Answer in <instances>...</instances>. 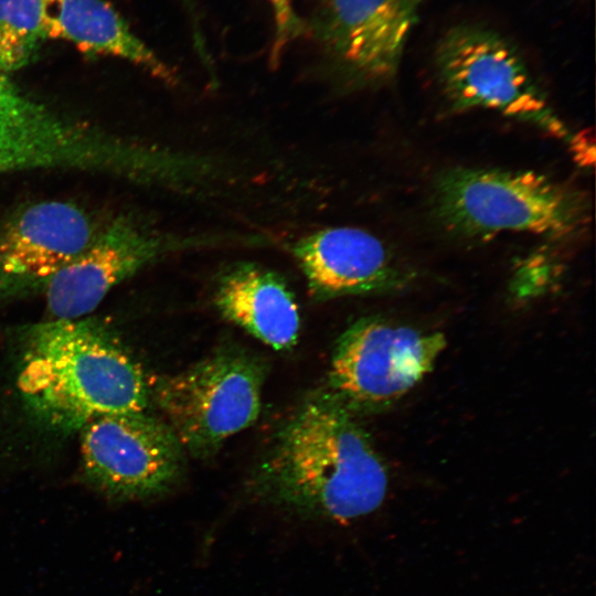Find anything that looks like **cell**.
I'll return each instance as SVG.
<instances>
[{"instance_id":"obj_1","label":"cell","mask_w":596,"mask_h":596,"mask_svg":"<svg viewBox=\"0 0 596 596\" xmlns=\"http://www.w3.org/2000/svg\"><path fill=\"white\" fill-rule=\"evenodd\" d=\"M247 483L262 502L349 522L379 509L389 475L355 415L322 389L279 427Z\"/></svg>"},{"instance_id":"obj_2","label":"cell","mask_w":596,"mask_h":596,"mask_svg":"<svg viewBox=\"0 0 596 596\" xmlns=\"http://www.w3.org/2000/svg\"><path fill=\"white\" fill-rule=\"evenodd\" d=\"M17 387L31 416L63 434L104 415L146 412L150 402L137 361L104 326L82 318L24 332Z\"/></svg>"},{"instance_id":"obj_3","label":"cell","mask_w":596,"mask_h":596,"mask_svg":"<svg viewBox=\"0 0 596 596\" xmlns=\"http://www.w3.org/2000/svg\"><path fill=\"white\" fill-rule=\"evenodd\" d=\"M437 221L466 238L525 232L550 238L579 233L588 223L587 196L533 171L453 168L433 189Z\"/></svg>"},{"instance_id":"obj_4","label":"cell","mask_w":596,"mask_h":596,"mask_svg":"<svg viewBox=\"0 0 596 596\" xmlns=\"http://www.w3.org/2000/svg\"><path fill=\"white\" fill-rule=\"evenodd\" d=\"M437 77L456 110L487 109L538 127L563 141L577 162H594V146L555 113L515 47L475 24L450 28L435 51Z\"/></svg>"},{"instance_id":"obj_5","label":"cell","mask_w":596,"mask_h":596,"mask_svg":"<svg viewBox=\"0 0 596 596\" xmlns=\"http://www.w3.org/2000/svg\"><path fill=\"white\" fill-rule=\"evenodd\" d=\"M266 370L265 362L249 351L220 349L149 383L150 400L184 453L205 459L257 421Z\"/></svg>"},{"instance_id":"obj_6","label":"cell","mask_w":596,"mask_h":596,"mask_svg":"<svg viewBox=\"0 0 596 596\" xmlns=\"http://www.w3.org/2000/svg\"><path fill=\"white\" fill-rule=\"evenodd\" d=\"M161 155L61 118L0 76V172L73 168L157 175Z\"/></svg>"},{"instance_id":"obj_7","label":"cell","mask_w":596,"mask_h":596,"mask_svg":"<svg viewBox=\"0 0 596 596\" xmlns=\"http://www.w3.org/2000/svg\"><path fill=\"white\" fill-rule=\"evenodd\" d=\"M445 347L441 332L359 319L338 339L323 389L354 415L382 409L421 382Z\"/></svg>"},{"instance_id":"obj_8","label":"cell","mask_w":596,"mask_h":596,"mask_svg":"<svg viewBox=\"0 0 596 596\" xmlns=\"http://www.w3.org/2000/svg\"><path fill=\"white\" fill-rule=\"evenodd\" d=\"M84 481L111 501L162 496L181 481L184 450L170 427L147 412L97 417L79 430Z\"/></svg>"},{"instance_id":"obj_9","label":"cell","mask_w":596,"mask_h":596,"mask_svg":"<svg viewBox=\"0 0 596 596\" xmlns=\"http://www.w3.org/2000/svg\"><path fill=\"white\" fill-rule=\"evenodd\" d=\"M424 0H323L311 32L338 70L364 84L397 72Z\"/></svg>"},{"instance_id":"obj_10","label":"cell","mask_w":596,"mask_h":596,"mask_svg":"<svg viewBox=\"0 0 596 596\" xmlns=\"http://www.w3.org/2000/svg\"><path fill=\"white\" fill-rule=\"evenodd\" d=\"M106 224L71 202H39L19 211L0 228V302L43 291Z\"/></svg>"},{"instance_id":"obj_11","label":"cell","mask_w":596,"mask_h":596,"mask_svg":"<svg viewBox=\"0 0 596 596\" xmlns=\"http://www.w3.org/2000/svg\"><path fill=\"white\" fill-rule=\"evenodd\" d=\"M170 243L131 219L111 220L43 290L52 320L81 319L89 313L114 286L161 256Z\"/></svg>"},{"instance_id":"obj_12","label":"cell","mask_w":596,"mask_h":596,"mask_svg":"<svg viewBox=\"0 0 596 596\" xmlns=\"http://www.w3.org/2000/svg\"><path fill=\"white\" fill-rule=\"evenodd\" d=\"M291 253L311 295L321 300L393 290L408 279L382 240L354 226L312 232L297 240Z\"/></svg>"},{"instance_id":"obj_13","label":"cell","mask_w":596,"mask_h":596,"mask_svg":"<svg viewBox=\"0 0 596 596\" xmlns=\"http://www.w3.org/2000/svg\"><path fill=\"white\" fill-rule=\"evenodd\" d=\"M215 306L228 321L275 350L292 348L300 317L295 297L277 273L252 263L235 265L217 284Z\"/></svg>"},{"instance_id":"obj_14","label":"cell","mask_w":596,"mask_h":596,"mask_svg":"<svg viewBox=\"0 0 596 596\" xmlns=\"http://www.w3.org/2000/svg\"><path fill=\"white\" fill-rule=\"evenodd\" d=\"M42 19L46 38L68 41L85 53L127 60L168 84L175 82L174 72L104 0H42Z\"/></svg>"},{"instance_id":"obj_15","label":"cell","mask_w":596,"mask_h":596,"mask_svg":"<svg viewBox=\"0 0 596 596\" xmlns=\"http://www.w3.org/2000/svg\"><path fill=\"white\" fill-rule=\"evenodd\" d=\"M45 39L42 0H0V71L28 64Z\"/></svg>"},{"instance_id":"obj_16","label":"cell","mask_w":596,"mask_h":596,"mask_svg":"<svg viewBox=\"0 0 596 596\" xmlns=\"http://www.w3.org/2000/svg\"><path fill=\"white\" fill-rule=\"evenodd\" d=\"M275 19L273 58H278L284 47L306 32L307 26L297 15L290 0H268Z\"/></svg>"}]
</instances>
